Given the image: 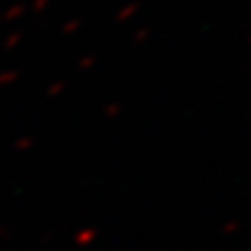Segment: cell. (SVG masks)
Instances as JSON below:
<instances>
[{
	"mask_svg": "<svg viewBox=\"0 0 251 251\" xmlns=\"http://www.w3.org/2000/svg\"><path fill=\"white\" fill-rule=\"evenodd\" d=\"M239 227H241V224H239V222L229 220V222H226V224L222 226V233H224V235H233V233H237V231H239Z\"/></svg>",
	"mask_w": 251,
	"mask_h": 251,
	"instance_id": "obj_1",
	"label": "cell"
}]
</instances>
